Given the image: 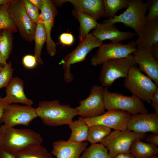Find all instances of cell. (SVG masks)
Here are the masks:
<instances>
[{
	"label": "cell",
	"mask_w": 158,
	"mask_h": 158,
	"mask_svg": "<svg viewBox=\"0 0 158 158\" xmlns=\"http://www.w3.org/2000/svg\"><path fill=\"white\" fill-rule=\"evenodd\" d=\"M41 135L30 128L17 129L5 124L0 126V149L14 154L27 147L41 144Z\"/></svg>",
	"instance_id": "obj_1"
},
{
	"label": "cell",
	"mask_w": 158,
	"mask_h": 158,
	"mask_svg": "<svg viewBox=\"0 0 158 158\" xmlns=\"http://www.w3.org/2000/svg\"><path fill=\"white\" fill-rule=\"evenodd\" d=\"M35 109L37 116L44 124L50 126L68 125L73 118L78 115L75 108L68 104H61L57 99L41 101Z\"/></svg>",
	"instance_id": "obj_2"
},
{
	"label": "cell",
	"mask_w": 158,
	"mask_h": 158,
	"mask_svg": "<svg viewBox=\"0 0 158 158\" xmlns=\"http://www.w3.org/2000/svg\"><path fill=\"white\" fill-rule=\"evenodd\" d=\"M152 2V0L144 2L141 0H130L128 7L123 13L115 15L113 18L104 21L112 23H122L126 26L132 28L138 37L146 22V13Z\"/></svg>",
	"instance_id": "obj_3"
},
{
	"label": "cell",
	"mask_w": 158,
	"mask_h": 158,
	"mask_svg": "<svg viewBox=\"0 0 158 158\" xmlns=\"http://www.w3.org/2000/svg\"><path fill=\"white\" fill-rule=\"evenodd\" d=\"M124 84L133 95L148 103H150L152 97L158 88V86L143 74L137 66L130 69L124 79Z\"/></svg>",
	"instance_id": "obj_4"
},
{
	"label": "cell",
	"mask_w": 158,
	"mask_h": 158,
	"mask_svg": "<svg viewBox=\"0 0 158 158\" xmlns=\"http://www.w3.org/2000/svg\"><path fill=\"white\" fill-rule=\"evenodd\" d=\"M102 64L99 80L101 86L107 87L117 79L126 78L130 69L137 65L131 54L123 58L108 60Z\"/></svg>",
	"instance_id": "obj_5"
},
{
	"label": "cell",
	"mask_w": 158,
	"mask_h": 158,
	"mask_svg": "<svg viewBox=\"0 0 158 158\" xmlns=\"http://www.w3.org/2000/svg\"><path fill=\"white\" fill-rule=\"evenodd\" d=\"M146 137V133H138L128 129L114 130L99 142L107 148L110 158H114L119 154L130 153L133 142L137 139L142 140Z\"/></svg>",
	"instance_id": "obj_6"
},
{
	"label": "cell",
	"mask_w": 158,
	"mask_h": 158,
	"mask_svg": "<svg viewBox=\"0 0 158 158\" xmlns=\"http://www.w3.org/2000/svg\"><path fill=\"white\" fill-rule=\"evenodd\" d=\"M103 44L95 37L91 33H89L71 53L66 55L60 61L64 71L63 78L67 83L73 81V77L70 71L71 65L85 60L87 54L93 49L99 47Z\"/></svg>",
	"instance_id": "obj_7"
},
{
	"label": "cell",
	"mask_w": 158,
	"mask_h": 158,
	"mask_svg": "<svg viewBox=\"0 0 158 158\" xmlns=\"http://www.w3.org/2000/svg\"><path fill=\"white\" fill-rule=\"evenodd\" d=\"M103 98L106 109H118L127 112L131 115L148 113V110L142 101L135 96H128L109 92L104 88Z\"/></svg>",
	"instance_id": "obj_8"
},
{
	"label": "cell",
	"mask_w": 158,
	"mask_h": 158,
	"mask_svg": "<svg viewBox=\"0 0 158 158\" xmlns=\"http://www.w3.org/2000/svg\"><path fill=\"white\" fill-rule=\"evenodd\" d=\"M137 50L135 41H132L126 44L111 43L102 44L91 58L94 66L102 64L109 59H119L127 57Z\"/></svg>",
	"instance_id": "obj_9"
},
{
	"label": "cell",
	"mask_w": 158,
	"mask_h": 158,
	"mask_svg": "<svg viewBox=\"0 0 158 158\" xmlns=\"http://www.w3.org/2000/svg\"><path fill=\"white\" fill-rule=\"evenodd\" d=\"M104 88L102 86L94 85L90 94L86 99L79 102L80 105L75 108L78 115L83 118L94 117L105 112L103 96Z\"/></svg>",
	"instance_id": "obj_10"
},
{
	"label": "cell",
	"mask_w": 158,
	"mask_h": 158,
	"mask_svg": "<svg viewBox=\"0 0 158 158\" xmlns=\"http://www.w3.org/2000/svg\"><path fill=\"white\" fill-rule=\"evenodd\" d=\"M10 16L22 37L27 41L34 39L36 24L27 14L21 1H12L8 8Z\"/></svg>",
	"instance_id": "obj_11"
},
{
	"label": "cell",
	"mask_w": 158,
	"mask_h": 158,
	"mask_svg": "<svg viewBox=\"0 0 158 158\" xmlns=\"http://www.w3.org/2000/svg\"><path fill=\"white\" fill-rule=\"evenodd\" d=\"M37 117L35 108L32 106L11 104L5 109L0 123L11 127L18 125L28 126L33 119Z\"/></svg>",
	"instance_id": "obj_12"
},
{
	"label": "cell",
	"mask_w": 158,
	"mask_h": 158,
	"mask_svg": "<svg viewBox=\"0 0 158 158\" xmlns=\"http://www.w3.org/2000/svg\"><path fill=\"white\" fill-rule=\"evenodd\" d=\"M131 115L127 112L114 109L108 110L97 117L83 119L88 126L99 124L115 130H124L127 129V123Z\"/></svg>",
	"instance_id": "obj_13"
},
{
	"label": "cell",
	"mask_w": 158,
	"mask_h": 158,
	"mask_svg": "<svg viewBox=\"0 0 158 158\" xmlns=\"http://www.w3.org/2000/svg\"><path fill=\"white\" fill-rule=\"evenodd\" d=\"M91 33L101 41L109 40L113 43H120L123 41L132 38L136 35L130 31H121L116 27L115 23L104 21L98 23Z\"/></svg>",
	"instance_id": "obj_14"
},
{
	"label": "cell",
	"mask_w": 158,
	"mask_h": 158,
	"mask_svg": "<svg viewBox=\"0 0 158 158\" xmlns=\"http://www.w3.org/2000/svg\"><path fill=\"white\" fill-rule=\"evenodd\" d=\"M127 129L133 132H147L158 134V115L155 113L132 115L127 125Z\"/></svg>",
	"instance_id": "obj_15"
},
{
	"label": "cell",
	"mask_w": 158,
	"mask_h": 158,
	"mask_svg": "<svg viewBox=\"0 0 158 158\" xmlns=\"http://www.w3.org/2000/svg\"><path fill=\"white\" fill-rule=\"evenodd\" d=\"M41 10L47 35V50L49 55L52 57L55 55L56 49V44L51 37V31L57 11L53 1L49 0H43V6Z\"/></svg>",
	"instance_id": "obj_16"
},
{
	"label": "cell",
	"mask_w": 158,
	"mask_h": 158,
	"mask_svg": "<svg viewBox=\"0 0 158 158\" xmlns=\"http://www.w3.org/2000/svg\"><path fill=\"white\" fill-rule=\"evenodd\" d=\"M88 144L85 142H77L60 140L53 143L50 153L56 158H80Z\"/></svg>",
	"instance_id": "obj_17"
},
{
	"label": "cell",
	"mask_w": 158,
	"mask_h": 158,
	"mask_svg": "<svg viewBox=\"0 0 158 158\" xmlns=\"http://www.w3.org/2000/svg\"><path fill=\"white\" fill-rule=\"evenodd\" d=\"M133 53L140 70L147 74L158 86V62L154 58L150 51L137 49Z\"/></svg>",
	"instance_id": "obj_18"
},
{
	"label": "cell",
	"mask_w": 158,
	"mask_h": 158,
	"mask_svg": "<svg viewBox=\"0 0 158 158\" xmlns=\"http://www.w3.org/2000/svg\"><path fill=\"white\" fill-rule=\"evenodd\" d=\"M135 42L138 49L150 51L158 47V19L145 22Z\"/></svg>",
	"instance_id": "obj_19"
},
{
	"label": "cell",
	"mask_w": 158,
	"mask_h": 158,
	"mask_svg": "<svg viewBox=\"0 0 158 158\" xmlns=\"http://www.w3.org/2000/svg\"><path fill=\"white\" fill-rule=\"evenodd\" d=\"M54 2L57 6H59L66 2L70 3L74 9L88 15L96 20L102 17L103 5L102 0H59Z\"/></svg>",
	"instance_id": "obj_20"
},
{
	"label": "cell",
	"mask_w": 158,
	"mask_h": 158,
	"mask_svg": "<svg viewBox=\"0 0 158 158\" xmlns=\"http://www.w3.org/2000/svg\"><path fill=\"white\" fill-rule=\"evenodd\" d=\"M6 95L1 101L8 105L12 103H20L32 106V100L25 96L24 90V82L20 78L16 77L12 78L6 87Z\"/></svg>",
	"instance_id": "obj_21"
},
{
	"label": "cell",
	"mask_w": 158,
	"mask_h": 158,
	"mask_svg": "<svg viewBox=\"0 0 158 158\" xmlns=\"http://www.w3.org/2000/svg\"><path fill=\"white\" fill-rule=\"evenodd\" d=\"M34 40L35 42L34 56L37 62L42 65L43 61L41 57V52L43 45L46 41L47 35L43 18L41 13L39 15L36 24Z\"/></svg>",
	"instance_id": "obj_22"
},
{
	"label": "cell",
	"mask_w": 158,
	"mask_h": 158,
	"mask_svg": "<svg viewBox=\"0 0 158 158\" xmlns=\"http://www.w3.org/2000/svg\"><path fill=\"white\" fill-rule=\"evenodd\" d=\"M72 13L79 22L80 26L79 37L80 41L83 40L92 29L97 26V20L90 16L73 9Z\"/></svg>",
	"instance_id": "obj_23"
},
{
	"label": "cell",
	"mask_w": 158,
	"mask_h": 158,
	"mask_svg": "<svg viewBox=\"0 0 158 158\" xmlns=\"http://www.w3.org/2000/svg\"><path fill=\"white\" fill-rule=\"evenodd\" d=\"M68 126L71 133L68 140L77 142L87 140L88 126L83 118L79 117L78 119L73 121Z\"/></svg>",
	"instance_id": "obj_24"
},
{
	"label": "cell",
	"mask_w": 158,
	"mask_h": 158,
	"mask_svg": "<svg viewBox=\"0 0 158 158\" xmlns=\"http://www.w3.org/2000/svg\"><path fill=\"white\" fill-rule=\"evenodd\" d=\"M130 153L136 158H146L158 154L157 146L142 142L139 139L134 140L130 147Z\"/></svg>",
	"instance_id": "obj_25"
},
{
	"label": "cell",
	"mask_w": 158,
	"mask_h": 158,
	"mask_svg": "<svg viewBox=\"0 0 158 158\" xmlns=\"http://www.w3.org/2000/svg\"><path fill=\"white\" fill-rule=\"evenodd\" d=\"M14 155L16 158H53L51 153L41 144L30 145Z\"/></svg>",
	"instance_id": "obj_26"
},
{
	"label": "cell",
	"mask_w": 158,
	"mask_h": 158,
	"mask_svg": "<svg viewBox=\"0 0 158 158\" xmlns=\"http://www.w3.org/2000/svg\"><path fill=\"white\" fill-rule=\"evenodd\" d=\"M103 13L102 17L107 19L113 18L120 10L127 8L130 0H102Z\"/></svg>",
	"instance_id": "obj_27"
},
{
	"label": "cell",
	"mask_w": 158,
	"mask_h": 158,
	"mask_svg": "<svg viewBox=\"0 0 158 158\" xmlns=\"http://www.w3.org/2000/svg\"><path fill=\"white\" fill-rule=\"evenodd\" d=\"M111 132L110 128L101 125L88 126L87 140L91 144L100 142Z\"/></svg>",
	"instance_id": "obj_28"
},
{
	"label": "cell",
	"mask_w": 158,
	"mask_h": 158,
	"mask_svg": "<svg viewBox=\"0 0 158 158\" xmlns=\"http://www.w3.org/2000/svg\"><path fill=\"white\" fill-rule=\"evenodd\" d=\"M80 158H110L107 148L103 144H92L83 151Z\"/></svg>",
	"instance_id": "obj_29"
},
{
	"label": "cell",
	"mask_w": 158,
	"mask_h": 158,
	"mask_svg": "<svg viewBox=\"0 0 158 158\" xmlns=\"http://www.w3.org/2000/svg\"><path fill=\"white\" fill-rule=\"evenodd\" d=\"M10 3L0 5V30L4 29L10 31L16 30V26L11 19L8 12Z\"/></svg>",
	"instance_id": "obj_30"
},
{
	"label": "cell",
	"mask_w": 158,
	"mask_h": 158,
	"mask_svg": "<svg viewBox=\"0 0 158 158\" xmlns=\"http://www.w3.org/2000/svg\"><path fill=\"white\" fill-rule=\"evenodd\" d=\"M11 48V37L8 31L4 30L0 42V53L6 61L9 56Z\"/></svg>",
	"instance_id": "obj_31"
},
{
	"label": "cell",
	"mask_w": 158,
	"mask_h": 158,
	"mask_svg": "<svg viewBox=\"0 0 158 158\" xmlns=\"http://www.w3.org/2000/svg\"><path fill=\"white\" fill-rule=\"evenodd\" d=\"M13 69L11 62L7 63L0 71V89L6 87L13 78Z\"/></svg>",
	"instance_id": "obj_32"
},
{
	"label": "cell",
	"mask_w": 158,
	"mask_h": 158,
	"mask_svg": "<svg viewBox=\"0 0 158 158\" xmlns=\"http://www.w3.org/2000/svg\"><path fill=\"white\" fill-rule=\"evenodd\" d=\"M25 11L31 20L35 23L37 22L39 16V9L34 6L29 0L22 1Z\"/></svg>",
	"instance_id": "obj_33"
},
{
	"label": "cell",
	"mask_w": 158,
	"mask_h": 158,
	"mask_svg": "<svg viewBox=\"0 0 158 158\" xmlns=\"http://www.w3.org/2000/svg\"><path fill=\"white\" fill-rule=\"evenodd\" d=\"M148 10V13L145 17L146 21H150L158 19V0H152Z\"/></svg>",
	"instance_id": "obj_34"
},
{
	"label": "cell",
	"mask_w": 158,
	"mask_h": 158,
	"mask_svg": "<svg viewBox=\"0 0 158 158\" xmlns=\"http://www.w3.org/2000/svg\"><path fill=\"white\" fill-rule=\"evenodd\" d=\"M22 62L26 68L28 69H32L36 66L37 62L35 56L28 55L23 57Z\"/></svg>",
	"instance_id": "obj_35"
},
{
	"label": "cell",
	"mask_w": 158,
	"mask_h": 158,
	"mask_svg": "<svg viewBox=\"0 0 158 158\" xmlns=\"http://www.w3.org/2000/svg\"><path fill=\"white\" fill-rule=\"evenodd\" d=\"M59 40L60 43L63 45L71 46L74 42V38L73 36L71 33L65 32L60 35Z\"/></svg>",
	"instance_id": "obj_36"
},
{
	"label": "cell",
	"mask_w": 158,
	"mask_h": 158,
	"mask_svg": "<svg viewBox=\"0 0 158 158\" xmlns=\"http://www.w3.org/2000/svg\"><path fill=\"white\" fill-rule=\"evenodd\" d=\"M151 105L158 115V88L154 92L151 99Z\"/></svg>",
	"instance_id": "obj_37"
},
{
	"label": "cell",
	"mask_w": 158,
	"mask_h": 158,
	"mask_svg": "<svg viewBox=\"0 0 158 158\" xmlns=\"http://www.w3.org/2000/svg\"><path fill=\"white\" fill-rule=\"evenodd\" d=\"M145 138L147 143L156 146L158 145V134L152 133Z\"/></svg>",
	"instance_id": "obj_38"
},
{
	"label": "cell",
	"mask_w": 158,
	"mask_h": 158,
	"mask_svg": "<svg viewBox=\"0 0 158 158\" xmlns=\"http://www.w3.org/2000/svg\"><path fill=\"white\" fill-rule=\"evenodd\" d=\"M0 158H16L14 154L0 149Z\"/></svg>",
	"instance_id": "obj_39"
},
{
	"label": "cell",
	"mask_w": 158,
	"mask_h": 158,
	"mask_svg": "<svg viewBox=\"0 0 158 158\" xmlns=\"http://www.w3.org/2000/svg\"><path fill=\"white\" fill-rule=\"evenodd\" d=\"M30 1L39 10L42 9L43 6V0H30Z\"/></svg>",
	"instance_id": "obj_40"
},
{
	"label": "cell",
	"mask_w": 158,
	"mask_h": 158,
	"mask_svg": "<svg viewBox=\"0 0 158 158\" xmlns=\"http://www.w3.org/2000/svg\"><path fill=\"white\" fill-rule=\"evenodd\" d=\"M1 97L0 96V120L3 115L5 109L9 105L1 101Z\"/></svg>",
	"instance_id": "obj_41"
},
{
	"label": "cell",
	"mask_w": 158,
	"mask_h": 158,
	"mask_svg": "<svg viewBox=\"0 0 158 158\" xmlns=\"http://www.w3.org/2000/svg\"><path fill=\"white\" fill-rule=\"evenodd\" d=\"M114 158H136L130 153L119 154Z\"/></svg>",
	"instance_id": "obj_42"
},
{
	"label": "cell",
	"mask_w": 158,
	"mask_h": 158,
	"mask_svg": "<svg viewBox=\"0 0 158 158\" xmlns=\"http://www.w3.org/2000/svg\"><path fill=\"white\" fill-rule=\"evenodd\" d=\"M7 63L6 61H5L3 59L2 56L0 53V64H3L4 65H5Z\"/></svg>",
	"instance_id": "obj_43"
},
{
	"label": "cell",
	"mask_w": 158,
	"mask_h": 158,
	"mask_svg": "<svg viewBox=\"0 0 158 158\" xmlns=\"http://www.w3.org/2000/svg\"><path fill=\"white\" fill-rule=\"evenodd\" d=\"M12 1L9 0H0V5L10 3Z\"/></svg>",
	"instance_id": "obj_44"
},
{
	"label": "cell",
	"mask_w": 158,
	"mask_h": 158,
	"mask_svg": "<svg viewBox=\"0 0 158 158\" xmlns=\"http://www.w3.org/2000/svg\"><path fill=\"white\" fill-rule=\"evenodd\" d=\"M146 158H158V157L156 155H154L151 156L147 157Z\"/></svg>",
	"instance_id": "obj_45"
},
{
	"label": "cell",
	"mask_w": 158,
	"mask_h": 158,
	"mask_svg": "<svg viewBox=\"0 0 158 158\" xmlns=\"http://www.w3.org/2000/svg\"><path fill=\"white\" fill-rule=\"evenodd\" d=\"M2 67H1V65H0V71H1V69H2Z\"/></svg>",
	"instance_id": "obj_46"
},
{
	"label": "cell",
	"mask_w": 158,
	"mask_h": 158,
	"mask_svg": "<svg viewBox=\"0 0 158 158\" xmlns=\"http://www.w3.org/2000/svg\"><path fill=\"white\" fill-rule=\"evenodd\" d=\"M1 35H0V40H1Z\"/></svg>",
	"instance_id": "obj_47"
}]
</instances>
